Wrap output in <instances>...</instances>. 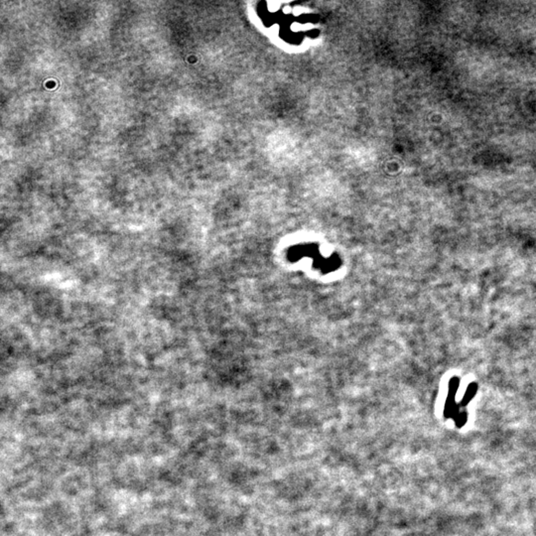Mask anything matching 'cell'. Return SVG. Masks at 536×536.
<instances>
[{
  "label": "cell",
  "mask_w": 536,
  "mask_h": 536,
  "mask_svg": "<svg viewBox=\"0 0 536 536\" xmlns=\"http://www.w3.org/2000/svg\"><path fill=\"white\" fill-rule=\"evenodd\" d=\"M459 385H460V380L458 377H453L450 379L448 397H447V400L445 403V408H444V416L446 418L454 419L455 416L460 412L459 406L456 403V393L458 391Z\"/></svg>",
  "instance_id": "cell-1"
},
{
  "label": "cell",
  "mask_w": 536,
  "mask_h": 536,
  "mask_svg": "<svg viewBox=\"0 0 536 536\" xmlns=\"http://www.w3.org/2000/svg\"><path fill=\"white\" fill-rule=\"evenodd\" d=\"M477 391H478V384L475 382H472L468 386L464 394V397L461 400V406H466L467 404H469V402H471V400L474 398V396L476 395Z\"/></svg>",
  "instance_id": "cell-2"
},
{
  "label": "cell",
  "mask_w": 536,
  "mask_h": 536,
  "mask_svg": "<svg viewBox=\"0 0 536 536\" xmlns=\"http://www.w3.org/2000/svg\"><path fill=\"white\" fill-rule=\"evenodd\" d=\"M454 420H455V423H456V426H457V427H459V428L463 427V426L466 424L467 420H468V414H467V412H465V411H460V412L455 416Z\"/></svg>",
  "instance_id": "cell-3"
}]
</instances>
